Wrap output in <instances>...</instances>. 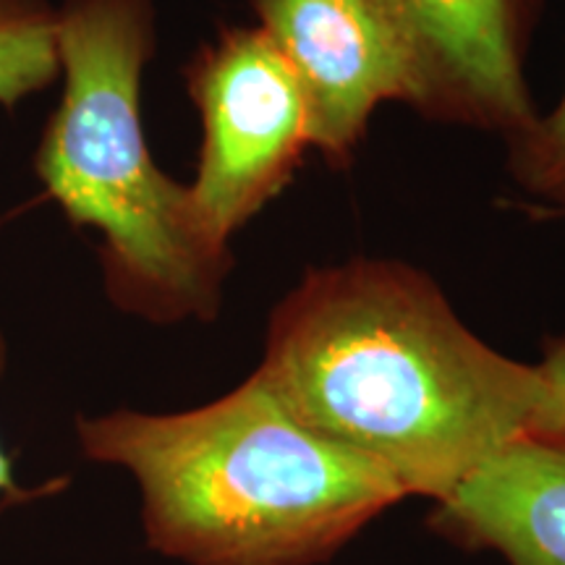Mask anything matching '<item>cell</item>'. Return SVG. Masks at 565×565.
I'll use <instances>...</instances> for the list:
<instances>
[{"mask_svg":"<svg viewBox=\"0 0 565 565\" xmlns=\"http://www.w3.org/2000/svg\"><path fill=\"white\" fill-rule=\"evenodd\" d=\"M257 372L303 427L435 503L529 433L540 387L536 366L471 333L429 275L387 259L303 275Z\"/></svg>","mask_w":565,"mask_h":565,"instance_id":"obj_1","label":"cell"},{"mask_svg":"<svg viewBox=\"0 0 565 565\" xmlns=\"http://www.w3.org/2000/svg\"><path fill=\"white\" fill-rule=\"evenodd\" d=\"M87 461L129 471L147 547L186 565H315L406 492L296 419L259 372L210 404L76 416Z\"/></svg>","mask_w":565,"mask_h":565,"instance_id":"obj_2","label":"cell"},{"mask_svg":"<svg viewBox=\"0 0 565 565\" xmlns=\"http://www.w3.org/2000/svg\"><path fill=\"white\" fill-rule=\"evenodd\" d=\"M152 53V0H66L63 95L34 173L71 225L100 233L105 294L121 312L212 322L233 259L204 231L189 183L162 173L147 145L141 76Z\"/></svg>","mask_w":565,"mask_h":565,"instance_id":"obj_3","label":"cell"},{"mask_svg":"<svg viewBox=\"0 0 565 565\" xmlns=\"http://www.w3.org/2000/svg\"><path fill=\"white\" fill-rule=\"evenodd\" d=\"M186 89L202 118L194 183L196 215L217 244L282 192L312 147V113L294 68L273 40L228 30L186 68Z\"/></svg>","mask_w":565,"mask_h":565,"instance_id":"obj_4","label":"cell"},{"mask_svg":"<svg viewBox=\"0 0 565 565\" xmlns=\"http://www.w3.org/2000/svg\"><path fill=\"white\" fill-rule=\"evenodd\" d=\"M398 45L424 118L505 139L536 118L524 76L521 0H364Z\"/></svg>","mask_w":565,"mask_h":565,"instance_id":"obj_5","label":"cell"},{"mask_svg":"<svg viewBox=\"0 0 565 565\" xmlns=\"http://www.w3.org/2000/svg\"><path fill=\"white\" fill-rule=\"evenodd\" d=\"M259 30L294 68L309 113L312 147L345 166L383 103L408 100L398 45L364 0H254Z\"/></svg>","mask_w":565,"mask_h":565,"instance_id":"obj_6","label":"cell"},{"mask_svg":"<svg viewBox=\"0 0 565 565\" xmlns=\"http://www.w3.org/2000/svg\"><path fill=\"white\" fill-rule=\"evenodd\" d=\"M429 524L511 565H565V443L515 437L435 505Z\"/></svg>","mask_w":565,"mask_h":565,"instance_id":"obj_7","label":"cell"},{"mask_svg":"<svg viewBox=\"0 0 565 565\" xmlns=\"http://www.w3.org/2000/svg\"><path fill=\"white\" fill-rule=\"evenodd\" d=\"M58 74V11L47 0H0V108H17Z\"/></svg>","mask_w":565,"mask_h":565,"instance_id":"obj_8","label":"cell"},{"mask_svg":"<svg viewBox=\"0 0 565 565\" xmlns=\"http://www.w3.org/2000/svg\"><path fill=\"white\" fill-rule=\"evenodd\" d=\"M515 183L532 194L540 217H565V92L547 116L508 139Z\"/></svg>","mask_w":565,"mask_h":565,"instance_id":"obj_9","label":"cell"},{"mask_svg":"<svg viewBox=\"0 0 565 565\" xmlns=\"http://www.w3.org/2000/svg\"><path fill=\"white\" fill-rule=\"evenodd\" d=\"M534 366L540 387L526 435L565 443V335L547 341L545 356Z\"/></svg>","mask_w":565,"mask_h":565,"instance_id":"obj_10","label":"cell"},{"mask_svg":"<svg viewBox=\"0 0 565 565\" xmlns=\"http://www.w3.org/2000/svg\"><path fill=\"white\" fill-rule=\"evenodd\" d=\"M6 364H9V341H6L3 328H0V377H3ZM66 479H53V482L42 487H24L19 484L17 469H13V458L0 443V508H21L38 503V500L51 498V494L66 490Z\"/></svg>","mask_w":565,"mask_h":565,"instance_id":"obj_11","label":"cell"}]
</instances>
